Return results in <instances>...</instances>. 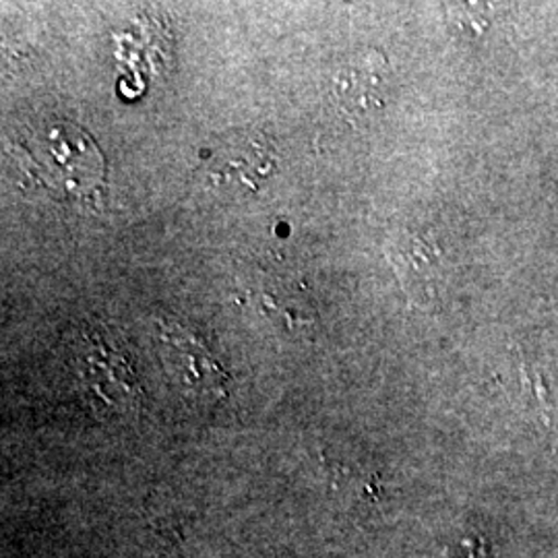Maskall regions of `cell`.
Returning <instances> with one entry per match:
<instances>
[{
    "mask_svg": "<svg viewBox=\"0 0 558 558\" xmlns=\"http://www.w3.org/2000/svg\"><path fill=\"white\" fill-rule=\"evenodd\" d=\"M207 184L228 197L255 195L278 168L274 143L255 131H228L201 158Z\"/></svg>",
    "mask_w": 558,
    "mask_h": 558,
    "instance_id": "obj_1",
    "label": "cell"
},
{
    "mask_svg": "<svg viewBox=\"0 0 558 558\" xmlns=\"http://www.w3.org/2000/svg\"><path fill=\"white\" fill-rule=\"evenodd\" d=\"M160 343L166 368L182 391L201 399L226 396L223 368L193 333L174 320H161Z\"/></svg>",
    "mask_w": 558,
    "mask_h": 558,
    "instance_id": "obj_2",
    "label": "cell"
},
{
    "mask_svg": "<svg viewBox=\"0 0 558 558\" xmlns=\"http://www.w3.org/2000/svg\"><path fill=\"white\" fill-rule=\"evenodd\" d=\"M331 96L350 119H366L389 100V64L379 52L364 50L343 60L331 80Z\"/></svg>",
    "mask_w": 558,
    "mask_h": 558,
    "instance_id": "obj_3",
    "label": "cell"
},
{
    "mask_svg": "<svg viewBox=\"0 0 558 558\" xmlns=\"http://www.w3.org/2000/svg\"><path fill=\"white\" fill-rule=\"evenodd\" d=\"M385 253L410 299L422 302L437 292L440 251L433 240L412 232H401L389 239Z\"/></svg>",
    "mask_w": 558,
    "mask_h": 558,
    "instance_id": "obj_4",
    "label": "cell"
},
{
    "mask_svg": "<svg viewBox=\"0 0 558 558\" xmlns=\"http://www.w3.org/2000/svg\"><path fill=\"white\" fill-rule=\"evenodd\" d=\"M263 308L269 319L278 325H283L286 329H304L306 325H313L311 306L296 296H290L283 290L265 294Z\"/></svg>",
    "mask_w": 558,
    "mask_h": 558,
    "instance_id": "obj_5",
    "label": "cell"
}]
</instances>
